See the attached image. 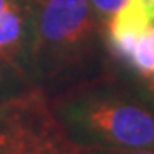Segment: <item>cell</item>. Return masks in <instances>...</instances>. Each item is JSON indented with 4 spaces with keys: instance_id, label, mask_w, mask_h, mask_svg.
Instances as JSON below:
<instances>
[{
    "instance_id": "obj_1",
    "label": "cell",
    "mask_w": 154,
    "mask_h": 154,
    "mask_svg": "<svg viewBox=\"0 0 154 154\" xmlns=\"http://www.w3.org/2000/svg\"><path fill=\"white\" fill-rule=\"evenodd\" d=\"M48 103L81 149H154V105L128 72L113 67L105 75L50 96Z\"/></svg>"
},
{
    "instance_id": "obj_2",
    "label": "cell",
    "mask_w": 154,
    "mask_h": 154,
    "mask_svg": "<svg viewBox=\"0 0 154 154\" xmlns=\"http://www.w3.org/2000/svg\"><path fill=\"white\" fill-rule=\"evenodd\" d=\"M113 70L89 0H39L29 81L53 96Z\"/></svg>"
},
{
    "instance_id": "obj_3",
    "label": "cell",
    "mask_w": 154,
    "mask_h": 154,
    "mask_svg": "<svg viewBox=\"0 0 154 154\" xmlns=\"http://www.w3.org/2000/svg\"><path fill=\"white\" fill-rule=\"evenodd\" d=\"M0 154H82L38 88L0 103Z\"/></svg>"
},
{
    "instance_id": "obj_4",
    "label": "cell",
    "mask_w": 154,
    "mask_h": 154,
    "mask_svg": "<svg viewBox=\"0 0 154 154\" xmlns=\"http://www.w3.org/2000/svg\"><path fill=\"white\" fill-rule=\"evenodd\" d=\"M38 4L39 0H0V57L28 79Z\"/></svg>"
},
{
    "instance_id": "obj_5",
    "label": "cell",
    "mask_w": 154,
    "mask_h": 154,
    "mask_svg": "<svg viewBox=\"0 0 154 154\" xmlns=\"http://www.w3.org/2000/svg\"><path fill=\"white\" fill-rule=\"evenodd\" d=\"M123 70L137 77L154 75V26H149L137 38Z\"/></svg>"
},
{
    "instance_id": "obj_6",
    "label": "cell",
    "mask_w": 154,
    "mask_h": 154,
    "mask_svg": "<svg viewBox=\"0 0 154 154\" xmlns=\"http://www.w3.org/2000/svg\"><path fill=\"white\" fill-rule=\"evenodd\" d=\"M34 86L16 65L0 57V103L21 96Z\"/></svg>"
},
{
    "instance_id": "obj_7",
    "label": "cell",
    "mask_w": 154,
    "mask_h": 154,
    "mask_svg": "<svg viewBox=\"0 0 154 154\" xmlns=\"http://www.w3.org/2000/svg\"><path fill=\"white\" fill-rule=\"evenodd\" d=\"M127 0H89V4L93 7L94 14L98 17V21L101 22V26L106 22V19L115 14Z\"/></svg>"
},
{
    "instance_id": "obj_8",
    "label": "cell",
    "mask_w": 154,
    "mask_h": 154,
    "mask_svg": "<svg viewBox=\"0 0 154 154\" xmlns=\"http://www.w3.org/2000/svg\"><path fill=\"white\" fill-rule=\"evenodd\" d=\"M82 154H154V149H120V147H89Z\"/></svg>"
},
{
    "instance_id": "obj_9",
    "label": "cell",
    "mask_w": 154,
    "mask_h": 154,
    "mask_svg": "<svg viewBox=\"0 0 154 154\" xmlns=\"http://www.w3.org/2000/svg\"><path fill=\"white\" fill-rule=\"evenodd\" d=\"M130 75L134 77V81L137 82V86L142 89L144 94L152 101V105H154V75H151V77H137V75H134V74H130Z\"/></svg>"
},
{
    "instance_id": "obj_10",
    "label": "cell",
    "mask_w": 154,
    "mask_h": 154,
    "mask_svg": "<svg viewBox=\"0 0 154 154\" xmlns=\"http://www.w3.org/2000/svg\"><path fill=\"white\" fill-rule=\"evenodd\" d=\"M142 11V14L151 22H154V0H130Z\"/></svg>"
}]
</instances>
